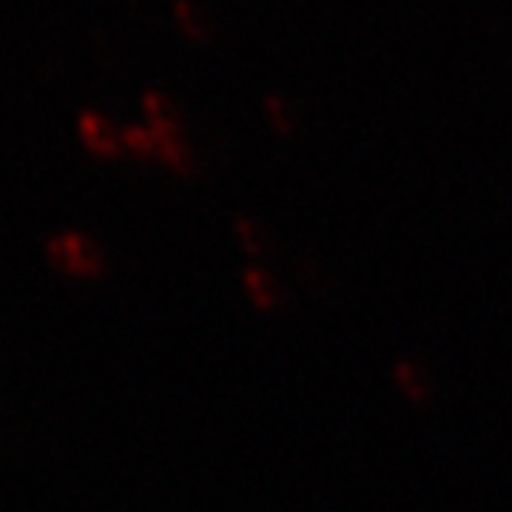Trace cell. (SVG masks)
I'll return each mask as SVG.
<instances>
[{"mask_svg":"<svg viewBox=\"0 0 512 512\" xmlns=\"http://www.w3.org/2000/svg\"><path fill=\"white\" fill-rule=\"evenodd\" d=\"M234 231H237L239 245H242V251H245V254L254 256V259H259V256H268V251H271V239H268V231H265L259 222L251 220V217H237V222H234Z\"/></svg>","mask_w":512,"mask_h":512,"instance_id":"9","label":"cell"},{"mask_svg":"<svg viewBox=\"0 0 512 512\" xmlns=\"http://www.w3.org/2000/svg\"><path fill=\"white\" fill-rule=\"evenodd\" d=\"M157 143H160V157L157 160H163L171 171H177V174H191L194 171V154H191L183 134L157 137Z\"/></svg>","mask_w":512,"mask_h":512,"instance_id":"8","label":"cell"},{"mask_svg":"<svg viewBox=\"0 0 512 512\" xmlns=\"http://www.w3.org/2000/svg\"><path fill=\"white\" fill-rule=\"evenodd\" d=\"M143 111L148 117V128L157 134V137H171V134H183L180 126V114L174 109V103L160 92H146L143 94Z\"/></svg>","mask_w":512,"mask_h":512,"instance_id":"5","label":"cell"},{"mask_svg":"<svg viewBox=\"0 0 512 512\" xmlns=\"http://www.w3.org/2000/svg\"><path fill=\"white\" fill-rule=\"evenodd\" d=\"M46 259L60 274L74 279H103L106 274V254L103 248L86 234L63 231L46 242Z\"/></svg>","mask_w":512,"mask_h":512,"instance_id":"1","label":"cell"},{"mask_svg":"<svg viewBox=\"0 0 512 512\" xmlns=\"http://www.w3.org/2000/svg\"><path fill=\"white\" fill-rule=\"evenodd\" d=\"M265 114H268V123L279 131V134H291L296 126V114H293L291 103L279 94H268L265 97Z\"/></svg>","mask_w":512,"mask_h":512,"instance_id":"10","label":"cell"},{"mask_svg":"<svg viewBox=\"0 0 512 512\" xmlns=\"http://www.w3.org/2000/svg\"><path fill=\"white\" fill-rule=\"evenodd\" d=\"M393 382L413 404H427L433 396V382H430L427 370L413 359H399L393 365Z\"/></svg>","mask_w":512,"mask_h":512,"instance_id":"4","label":"cell"},{"mask_svg":"<svg viewBox=\"0 0 512 512\" xmlns=\"http://www.w3.org/2000/svg\"><path fill=\"white\" fill-rule=\"evenodd\" d=\"M123 151H128L134 160H157L160 157V143L157 134L148 126H123Z\"/></svg>","mask_w":512,"mask_h":512,"instance_id":"7","label":"cell"},{"mask_svg":"<svg viewBox=\"0 0 512 512\" xmlns=\"http://www.w3.org/2000/svg\"><path fill=\"white\" fill-rule=\"evenodd\" d=\"M242 288L248 293V299L254 302V308L259 311L271 313L276 308H282L285 302V293H282V285L276 282V276L262 268V265H248L242 271Z\"/></svg>","mask_w":512,"mask_h":512,"instance_id":"3","label":"cell"},{"mask_svg":"<svg viewBox=\"0 0 512 512\" xmlns=\"http://www.w3.org/2000/svg\"><path fill=\"white\" fill-rule=\"evenodd\" d=\"M77 131H80L83 146L89 148L94 157L114 160V157L123 154V137H120V131L100 111H83L77 117Z\"/></svg>","mask_w":512,"mask_h":512,"instance_id":"2","label":"cell"},{"mask_svg":"<svg viewBox=\"0 0 512 512\" xmlns=\"http://www.w3.org/2000/svg\"><path fill=\"white\" fill-rule=\"evenodd\" d=\"M174 18H177V26L183 29L185 35L194 37V40H208L211 32H214L211 18L202 12L194 0H174Z\"/></svg>","mask_w":512,"mask_h":512,"instance_id":"6","label":"cell"}]
</instances>
